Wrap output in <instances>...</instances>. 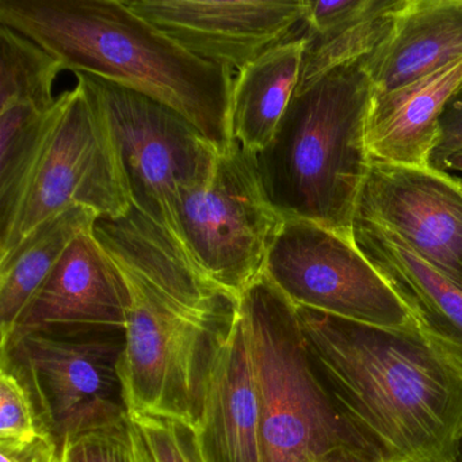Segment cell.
Instances as JSON below:
<instances>
[{
	"label": "cell",
	"mask_w": 462,
	"mask_h": 462,
	"mask_svg": "<svg viewBox=\"0 0 462 462\" xmlns=\"http://www.w3.org/2000/svg\"><path fill=\"white\" fill-rule=\"evenodd\" d=\"M94 235L128 291L120 378L129 415L196 429L216 345L239 299L136 208L123 217L98 218Z\"/></svg>",
	"instance_id": "6da1fadb"
},
{
	"label": "cell",
	"mask_w": 462,
	"mask_h": 462,
	"mask_svg": "<svg viewBox=\"0 0 462 462\" xmlns=\"http://www.w3.org/2000/svg\"><path fill=\"white\" fill-rule=\"evenodd\" d=\"M310 356L359 431L388 462H453L462 369L420 328L369 326L296 307Z\"/></svg>",
	"instance_id": "7a4b0ae2"
},
{
	"label": "cell",
	"mask_w": 462,
	"mask_h": 462,
	"mask_svg": "<svg viewBox=\"0 0 462 462\" xmlns=\"http://www.w3.org/2000/svg\"><path fill=\"white\" fill-rule=\"evenodd\" d=\"M0 23L69 71L109 80L185 116L218 153L232 144L235 74L183 50L126 0H0Z\"/></svg>",
	"instance_id": "3957f363"
},
{
	"label": "cell",
	"mask_w": 462,
	"mask_h": 462,
	"mask_svg": "<svg viewBox=\"0 0 462 462\" xmlns=\"http://www.w3.org/2000/svg\"><path fill=\"white\" fill-rule=\"evenodd\" d=\"M373 96L364 59L297 88L272 142L256 153L264 193L285 220L353 239L372 167L365 124Z\"/></svg>",
	"instance_id": "277c9868"
},
{
	"label": "cell",
	"mask_w": 462,
	"mask_h": 462,
	"mask_svg": "<svg viewBox=\"0 0 462 462\" xmlns=\"http://www.w3.org/2000/svg\"><path fill=\"white\" fill-rule=\"evenodd\" d=\"M253 359L261 462H388L319 373L296 307L262 274L239 299Z\"/></svg>",
	"instance_id": "5b68a950"
},
{
	"label": "cell",
	"mask_w": 462,
	"mask_h": 462,
	"mask_svg": "<svg viewBox=\"0 0 462 462\" xmlns=\"http://www.w3.org/2000/svg\"><path fill=\"white\" fill-rule=\"evenodd\" d=\"M125 329L56 327L13 335L2 345V367L33 399L40 424L59 446L124 426L120 361Z\"/></svg>",
	"instance_id": "8992f818"
},
{
	"label": "cell",
	"mask_w": 462,
	"mask_h": 462,
	"mask_svg": "<svg viewBox=\"0 0 462 462\" xmlns=\"http://www.w3.org/2000/svg\"><path fill=\"white\" fill-rule=\"evenodd\" d=\"M72 207L93 209L101 218L123 217L134 207L104 116L79 83L67 93L12 223L0 234V261L40 226Z\"/></svg>",
	"instance_id": "52a82bcc"
},
{
	"label": "cell",
	"mask_w": 462,
	"mask_h": 462,
	"mask_svg": "<svg viewBox=\"0 0 462 462\" xmlns=\"http://www.w3.org/2000/svg\"><path fill=\"white\" fill-rule=\"evenodd\" d=\"M77 78L104 116L132 205L171 232L180 193L209 182L217 150L191 121L166 104L101 78Z\"/></svg>",
	"instance_id": "ba28073f"
},
{
	"label": "cell",
	"mask_w": 462,
	"mask_h": 462,
	"mask_svg": "<svg viewBox=\"0 0 462 462\" xmlns=\"http://www.w3.org/2000/svg\"><path fill=\"white\" fill-rule=\"evenodd\" d=\"M283 221L264 193L255 153L234 140L218 153L209 182L180 193L171 234L216 283L240 299L263 274Z\"/></svg>",
	"instance_id": "9c48e42d"
},
{
	"label": "cell",
	"mask_w": 462,
	"mask_h": 462,
	"mask_svg": "<svg viewBox=\"0 0 462 462\" xmlns=\"http://www.w3.org/2000/svg\"><path fill=\"white\" fill-rule=\"evenodd\" d=\"M264 274L294 307L383 328L419 327L354 239L319 224L283 221Z\"/></svg>",
	"instance_id": "30bf717a"
},
{
	"label": "cell",
	"mask_w": 462,
	"mask_h": 462,
	"mask_svg": "<svg viewBox=\"0 0 462 462\" xmlns=\"http://www.w3.org/2000/svg\"><path fill=\"white\" fill-rule=\"evenodd\" d=\"M191 55L235 75L270 48L304 36L308 0H126Z\"/></svg>",
	"instance_id": "8fae6325"
},
{
	"label": "cell",
	"mask_w": 462,
	"mask_h": 462,
	"mask_svg": "<svg viewBox=\"0 0 462 462\" xmlns=\"http://www.w3.org/2000/svg\"><path fill=\"white\" fill-rule=\"evenodd\" d=\"M356 217L396 235L462 289V182L431 167L372 162Z\"/></svg>",
	"instance_id": "7c38bea8"
},
{
	"label": "cell",
	"mask_w": 462,
	"mask_h": 462,
	"mask_svg": "<svg viewBox=\"0 0 462 462\" xmlns=\"http://www.w3.org/2000/svg\"><path fill=\"white\" fill-rule=\"evenodd\" d=\"M126 310L128 291L123 278L93 228L79 235L67 248L23 310L10 337L56 327L125 329Z\"/></svg>",
	"instance_id": "4fadbf2b"
},
{
	"label": "cell",
	"mask_w": 462,
	"mask_h": 462,
	"mask_svg": "<svg viewBox=\"0 0 462 462\" xmlns=\"http://www.w3.org/2000/svg\"><path fill=\"white\" fill-rule=\"evenodd\" d=\"M194 434L202 462H261L258 396L239 308L216 345Z\"/></svg>",
	"instance_id": "5bb4252c"
},
{
	"label": "cell",
	"mask_w": 462,
	"mask_h": 462,
	"mask_svg": "<svg viewBox=\"0 0 462 462\" xmlns=\"http://www.w3.org/2000/svg\"><path fill=\"white\" fill-rule=\"evenodd\" d=\"M353 239L404 302L420 331L462 369V289L383 226L356 217Z\"/></svg>",
	"instance_id": "9a60e30c"
},
{
	"label": "cell",
	"mask_w": 462,
	"mask_h": 462,
	"mask_svg": "<svg viewBox=\"0 0 462 462\" xmlns=\"http://www.w3.org/2000/svg\"><path fill=\"white\" fill-rule=\"evenodd\" d=\"M462 88V58L388 93H374L365 124L372 162L429 167L439 139L440 117Z\"/></svg>",
	"instance_id": "2e32d148"
},
{
	"label": "cell",
	"mask_w": 462,
	"mask_h": 462,
	"mask_svg": "<svg viewBox=\"0 0 462 462\" xmlns=\"http://www.w3.org/2000/svg\"><path fill=\"white\" fill-rule=\"evenodd\" d=\"M462 58V0H405L383 44L364 59L374 93H388Z\"/></svg>",
	"instance_id": "e0dca14e"
},
{
	"label": "cell",
	"mask_w": 462,
	"mask_h": 462,
	"mask_svg": "<svg viewBox=\"0 0 462 462\" xmlns=\"http://www.w3.org/2000/svg\"><path fill=\"white\" fill-rule=\"evenodd\" d=\"M405 0H308L297 88L372 55L388 36Z\"/></svg>",
	"instance_id": "ac0fdd59"
},
{
	"label": "cell",
	"mask_w": 462,
	"mask_h": 462,
	"mask_svg": "<svg viewBox=\"0 0 462 462\" xmlns=\"http://www.w3.org/2000/svg\"><path fill=\"white\" fill-rule=\"evenodd\" d=\"M304 36L281 42L235 75L229 107L231 137L245 150L269 145L296 93Z\"/></svg>",
	"instance_id": "d6986e66"
},
{
	"label": "cell",
	"mask_w": 462,
	"mask_h": 462,
	"mask_svg": "<svg viewBox=\"0 0 462 462\" xmlns=\"http://www.w3.org/2000/svg\"><path fill=\"white\" fill-rule=\"evenodd\" d=\"M99 215L72 207L40 226L12 254L0 261V331L9 339L34 294L50 277L67 248L91 231Z\"/></svg>",
	"instance_id": "ffe728a7"
},
{
	"label": "cell",
	"mask_w": 462,
	"mask_h": 462,
	"mask_svg": "<svg viewBox=\"0 0 462 462\" xmlns=\"http://www.w3.org/2000/svg\"><path fill=\"white\" fill-rule=\"evenodd\" d=\"M67 93L63 91L52 106L23 102L0 109V234L12 223L23 186Z\"/></svg>",
	"instance_id": "44dd1931"
},
{
	"label": "cell",
	"mask_w": 462,
	"mask_h": 462,
	"mask_svg": "<svg viewBox=\"0 0 462 462\" xmlns=\"http://www.w3.org/2000/svg\"><path fill=\"white\" fill-rule=\"evenodd\" d=\"M63 71L60 60L0 23V109L23 102L52 106L59 98L53 88Z\"/></svg>",
	"instance_id": "7402d4cb"
},
{
	"label": "cell",
	"mask_w": 462,
	"mask_h": 462,
	"mask_svg": "<svg viewBox=\"0 0 462 462\" xmlns=\"http://www.w3.org/2000/svg\"><path fill=\"white\" fill-rule=\"evenodd\" d=\"M61 462H155L137 424L91 432L61 446Z\"/></svg>",
	"instance_id": "603a6c76"
},
{
	"label": "cell",
	"mask_w": 462,
	"mask_h": 462,
	"mask_svg": "<svg viewBox=\"0 0 462 462\" xmlns=\"http://www.w3.org/2000/svg\"><path fill=\"white\" fill-rule=\"evenodd\" d=\"M45 432L32 394L20 378L2 367L0 372V440L32 442Z\"/></svg>",
	"instance_id": "cb8c5ba5"
},
{
	"label": "cell",
	"mask_w": 462,
	"mask_h": 462,
	"mask_svg": "<svg viewBox=\"0 0 462 462\" xmlns=\"http://www.w3.org/2000/svg\"><path fill=\"white\" fill-rule=\"evenodd\" d=\"M129 416L142 431L155 462H202L193 427L171 419Z\"/></svg>",
	"instance_id": "d4e9b609"
},
{
	"label": "cell",
	"mask_w": 462,
	"mask_h": 462,
	"mask_svg": "<svg viewBox=\"0 0 462 462\" xmlns=\"http://www.w3.org/2000/svg\"><path fill=\"white\" fill-rule=\"evenodd\" d=\"M459 150H462V88L450 99L440 117L439 139L432 151L429 167L446 172V161Z\"/></svg>",
	"instance_id": "484cf974"
},
{
	"label": "cell",
	"mask_w": 462,
	"mask_h": 462,
	"mask_svg": "<svg viewBox=\"0 0 462 462\" xmlns=\"http://www.w3.org/2000/svg\"><path fill=\"white\" fill-rule=\"evenodd\" d=\"M0 462H61V448L48 432L32 442L0 440Z\"/></svg>",
	"instance_id": "4316f807"
},
{
	"label": "cell",
	"mask_w": 462,
	"mask_h": 462,
	"mask_svg": "<svg viewBox=\"0 0 462 462\" xmlns=\"http://www.w3.org/2000/svg\"><path fill=\"white\" fill-rule=\"evenodd\" d=\"M446 172L448 171H461L462 172V150L458 152L453 153L450 158L446 161L445 166Z\"/></svg>",
	"instance_id": "83f0119b"
},
{
	"label": "cell",
	"mask_w": 462,
	"mask_h": 462,
	"mask_svg": "<svg viewBox=\"0 0 462 462\" xmlns=\"http://www.w3.org/2000/svg\"><path fill=\"white\" fill-rule=\"evenodd\" d=\"M453 462H462V438L459 440L458 448H457L456 457H454Z\"/></svg>",
	"instance_id": "f1b7e54d"
},
{
	"label": "cell",
	"mask_w": 462,
	"mask_h": 462,
	"mask_svg": "<svg viewBox=\"0 0 462 462\" xmlns=\"http://www.w3.org/2000/svg\"><path fill=\"white\" fill-rule=\"evenodd\" d=\"M461 182H462V180H461Z\"/></svg>",
	"instance_id": "f546056e"
}]
</instances>
